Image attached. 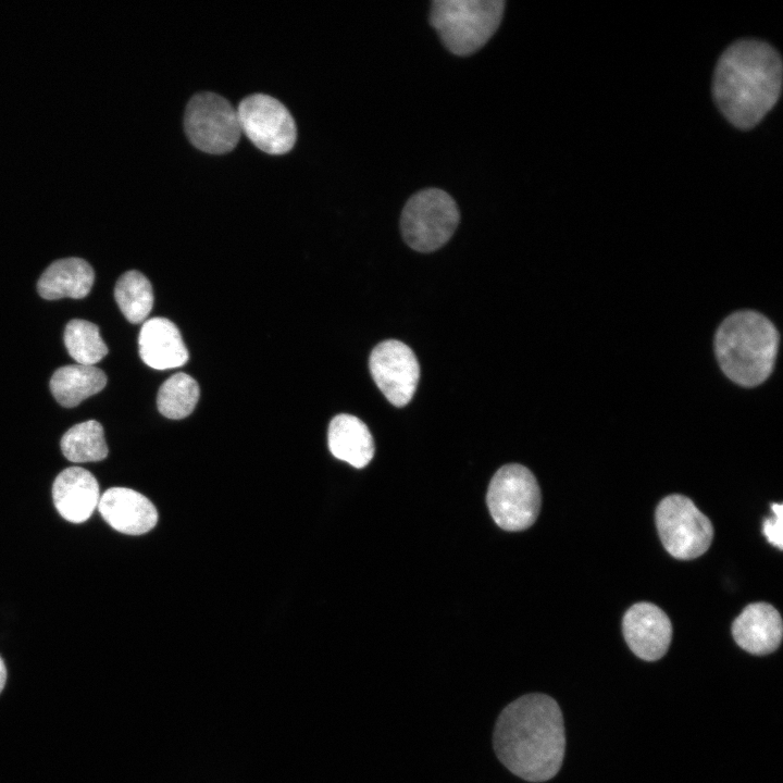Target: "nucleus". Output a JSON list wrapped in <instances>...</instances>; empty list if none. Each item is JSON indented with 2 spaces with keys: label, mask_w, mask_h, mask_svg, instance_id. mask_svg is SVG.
<instances>
[{
  "label": "nucleus",
  "mask_w": 783,
  "mask_h": 783,
  "mask_svg": "<svg viewBox=\"0 0 783 783\" xmlns=\"http://www.w3.org/2000/svg\"><path fill=\"white\" fill-rule=\"evenodd\" d=\"M493 746L514 775L530 782L550 780L561 768L566 748L559 705L545 694L519 697L500 712Z\"/></svg>",
  "instance_id": "1"
},
{
  "label": "nucleus",
  "mask_w": 783,
  "mask_h": 783,
  "mask_svg": "<svg viewBox=\"0 0 783 783\" xmlns=\"http://www.w3.org/2000/svg\"><path fill=\"white\" fill-rule=\"evenodd\" d=\"M782 60L769 44L742 39L721 54L713 75V98L734 126H756L774 107L782 90Z\"/></svg>",
  "instance_id": "2"
},
{
  "label": "nucleus",
  "mask_w": 783,
  "mask_h": 783,
  "mask_svg": "<svg viewBox=\"0 0 783 783\" xmlns=\"http://www.w3.org/2000/svg\"><path fill=\"white\" fill-rule=\"evenodd\" d=\"M779 334L765 315L749 310L730 314L718 327L714 349L723 373L734 383L754 387L772 373Z\"/></svg>",
  "instance_id": "3"
},
{
  "label": "nucleus",
  "mask_w": 783,
  "mask_h": 783,
  "mask_svg": "<svg viewBox=\"0 0 783 783\" xmlns=\"http://www.w3.org/2000/svg\"><path fill=\"white\" fill-rule=\"evenodd\" d=\"M504 8V0H434L430 23L451 53L467 57L495 34Z\"/></svg>",
  "instance_id": "4"
},
{
  "label": "nucleus",
  "mask_w": 783,
  "mask_h": 783,
  "mask_svg": "<svg viewBox=\"0 0 783 783\" xmlns=\"http://www.w3.org/2000/svg\"><path fill=\"white\" fill-rule=\"evenodd\" d=\"M460 213L455 199L439 188H425L406 202L400 229L407 245L420 252L444 246L459 224Z\"/></svg>",
  "instance_id": "5"
},
{
  "label": "nucleus",
  "mask_w": 783,
  "mask_h": 783,
  "mask_svg": "<svg viewBox=\"0 0 783 783\" xmlns=\"http://www.w3.org/2000/svg\"><path fill=\"white\" fill-rule=\"evenodd\" d=\"M487 506L496 524L506 531L530 527L539 513L540 489L533 473L524 465L501 467L493 476Z\"/></svg>",
  "instance_id": "6"
},
{
  "label": "nucleus",
  "mask_w": 783,
  "mask_h": 783,
  "mask_svg": "<svg viewBox=\"0 0 783 783\" xmlns=\"http://www.w3.org/2000/svg\"><path fill=\"white\" fill-rule=\"evenodd\" d=\"M656 525L666 550L681 560L701 556L713 538L710 520L683 495H670L659 502Z\"/></svg>",
  "instance_id": "7"
},
{
  "label": "nucleus",
  "mask_w": 783,
  "mask_h": 783,
  "mask_svg": "<svg viewBox=\"0 0 783 783\" xmlns=\"http://www.w3.org/2000/svg\"><path fill=\"white\" fill-rule=\"evenodd\" d=\"M184 126L189 141L211 154L232 151L241 135L236 109L214 92H200L188 101Z\"/></svg>",
  "instance_id": "8"
},
{
  "label": "nucleus",
  "mask_w": 783,
  "mask_h": 783,
  "mask_svg": "<svg viewBox=\"0 0 783 783\" xmlns=\"http://www.w3.org/2000/svg\"><path fill=\"white\" fill-rule=\"evenodd\" d=\"M237 115L241 133L260 150L269 154H284L296 142L295 121L277 99L253 94L240 101Z\"/></svg>",
  "instance_id": "9"
},
{
  "label": "nucleus",
  "mask_w": 783,
  "mask_h": 783,
  "mask_svg": "<svg viewBox=\"0 0 783 783\" xmlns=\"http://www.w3.org/2000/svg\"><path fill=\"white\" fill-rule=\"evenodd\" d=\"M369 368L375 384L391 405L403 407L412 399L420 366L406 344L396 339L380 343L370 355Z\"/></svg>",
  "instance_id": "10"
},
{
  "label": "nucleus",
  "mask_w": 783,
  "mask_h": 783,
  "mask_svg": "<svg viewBox=\"0 0 783 783\" xmlns=\"http://www.w3.org/2000/svg\"><path fill=\"white\" fill-rule=\"evenodd\" d=\"M622 630L630 649L646 661L664 656L672 638L670 619L650 602L633 605L624 614Z\"/></svg>",
  "instance_id": "11"
},
{
  "label": "nucleus",
  "mask_w": 783,
  "mask_h": 783,
  "mask_svg": "<svg viewBox=\"0 0 783 783\" xmlns=\"http://www.w3.org/2000/svg\"><path fill=\"white\" fill-rule=\"evenodd\" d=\"M98 510L114 530L127 535H141L153 529L158 511L140 493L126 487H111L100 496Z\"/></svg>",
  "instance_id": "12"
},
{
  "label": "nucleus",
  "mask_w": 783,
  "mask_h": 783,
  "mask_svg": "<svg viewBox=\"0 0 783 783\" xmlns=\"http://www.w3.org/2000/svg\"><path fill=\"white\" fill-rule=\"evenodd\" d=\"M53 504L60 515L69 522L87 521L100 499L99 484L88 470L70 467L61 471L52 485Z\"/></svg>",
  "instance_id": "13"
},
{
  "label": "nucleus",
  "mask_w": 783,
  "mask_h": 783,
  "mask_svg": "<svg viewBox=\"0 0 783 783\" xmlns=\"http://www.w3.org/2000/svg\"><path fill=\"white\" fill-rule=\"evenodd\" d=\"M783 624L779 611L767 602L748 605L734 620L732 634L736 644L753 655L774 651L782 641Z\"/></svg>",
  "instance_id": "14"
},
{
  "label": "nucleus",
  "mask_w": 783,
  "mask_h": 783,
  "mask_svg": "<svg viewBox=\"0 0 783 783\" xmlns=\"http://www.w3.org/2000/svg\"><path fill=\"white\" fill-rule=\"evenodd\" d=\"M138 345L141 360L152 369L178 368L188 360V350L178 328L165 318L145 321Z\"/></svg>",
  "instance_id": "15"
},
{
  "label": "nucleus",
  "mask_w": 783,
  "mask_h": 783,
  "mask_svg": "<svg viewBox=\"0 0 783 783\" xmlns=\"http://www.w3.org/2000/svg\"><path fill=\"white\" fill-rule=\"evenodd\" d=\"M332 455L357 469L369 464L374 456V440L368 426L357 417L338 414L333 418L327 432Z\"/></svg>",
  "instance_id": "16"
},
{
  "label": "nucleus",
  "mask_w": 783,
  "mask_h": 783,
  "mask_svg": "<svg viewBox=\"0 0 783 783\" xmlns=\"http://www.w3.org/2000/svg\"><path fill=\"white\" fill-rule=\"evenodd\" d=\"M95 273L90 264L79 258H66L51 263L40 276L37 290L44 299L84 298L90 291Z\"/></svg>",
  "instance_id": "17"
},
{
  "label": "nucleus",
  "mask_w": 783,
  "mask_h": 783,
  "mask_svg": "<svg viewBox=\"0 0 783 783\" xmlns=\"http://www.w3.org/2000/svg\"><path fill=\"white\" fill-rule=\"evenodd\" d=\"M105 384L102 370L76 363L58 369L50 380V389L61 406L72 408L99 393Z\"/></svg>",
  "instance_id": "18"
},
{
  "label": "nucleus",
  "mask_w": 783,
  "mask_h": 783,
  "mask_svg": "<svg viewBox=\"0 0 783 783\" xmlns=\"http://www.w3.org/2000/svg\"><path fill=\"white\" fill-rule=\"evenodd\" d=\"M61 450L72 462L100 461L108 456L102 425L89 420L72 426L61 438Z\"/></svg>",
  "instance_id": "19"
},
{
  "label": "nucleus",
  "mask_w": 783,
  "mask_h": 783,
  "mask_svg": "<svg viewBox=\"0 0 783 783\" xmlns=\"http://www.w3.org/2000/svg\"><path fill=\"white\" fill-rule=\"evenodd\" d=\"M114 297L124 316L132 323L144 322L153 306L148 278L138 271L124 273L116 282Z\"/></svg>",
  "instance_id": "20"
},
{
  "label": "nucleus",
  "mask_w": 783,
  "mask_h": 783,
  "mask_svg": "<svg viewBox=\"0 0 783 783\" xmlns=\"http://www.w3.org/2000/svg\"><path fill=\"white\" fill-rule=\"evenodd\" d=\"M198 383L186 373H176L160 387L157 405L160 413L169 419H183L189 415L199 399Z\"/></svg>",
  "instance_id": "21"
},
{
  "label": "nucleus",
  "mask_w": 783,
  "mask_h": 783,
  "mask_svg": "<svg viewBox=\"0 0 783 783\" xmlns=\"http://www.w3.org/2000/svg\"><path fill=\"white\" fill-rule=\"evenodd\" d=\"M64 344L78 364L95 365L108 353L98 326L86 320L76 319L66 324Z\"/></svg>",
  "instance_id": "22"
},
{
  "label": "nucleus",
  "mask_w": 783,
  "mask_h": 783,
  "mask_svg": "<svg viewBox=\"0 0 783 783\" xmlns=\"http://www.w3.org/2000/svg\"><path fill=\"white\" fill-rule=\"evenodd\" d=\"M772 517L763 522V534L768 542L776 546L780 550L783 548L782 539V504H772Z\"/></svg>",
  "instance_id": "23"
},
{
  "label": "nucleus",
  "mask_w": 783,
  "mask_h": 783,
  "mask_svg": "<svg viewBox=\"0 0 783 783\" xmlns=\"http://www.w3.org/2000/svg\"><path fill=\"white\" fill-rule=\"evenodd\" d=\"M7 682V667L3 659L0 657V693L2 692Z\"/></svg>",
  "instance_id": "24"
}]
</instances>
